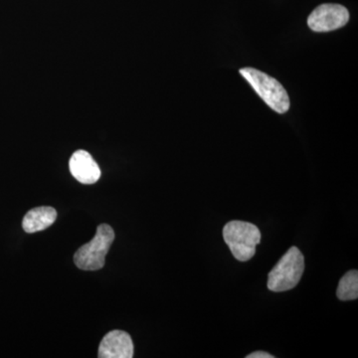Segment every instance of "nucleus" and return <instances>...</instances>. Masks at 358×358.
<instances>
[{
	"label": "nucleus",
	"mask_w": 358,
	"mask_h": 358,
	"mask_svg": "<svg viewBox=\"0 0 358 358\" xmlns=\"http://www.w3.org/2000/svg\"><path fill=\"white\" fill-rule=\"evenodd\" d=\"M71 173L83 185H94L101 178V169L95 159L86 150H77L71 157Z\"/></svg>",
	"instance_id": "7"
},
{
	"label": "nucleus",
	"mask_w": 358,
	"mask_h": 358,
	"mask_svg": "<svg viewBox=\"0 0 358 358\" xmlns=\"http://www.w3.org/2000/svg\"><path fill=\"white\" fill-rule=\"evenodd\" d=\"M240 73L271 109L279 114H284L289 109L288 93L274 78L254 68H244Z\"/></svg>",
	"instance_id": "4"
},
{
	"label": "nucleus",
	"mask_w": 358,
	"mask_h": 358,
	"mask_svg": "<svg viewBox=\"0 0 358 358\" xmlns=\"http://www.w3.org/2000/svg\"><path fill=\"white\" fill-rule=\"evenodd\" d=\"M223 238L235 259L246 262L255 255L256 246L261 241V232L254 224L234 220L224 226Z\"/></svg>",
	"instance_id": "1"
},
{
	"label": "nucleus",
	"mask_w": 358,
	"mask_h": 358,
	"mask_svg": "<svg viewBox=\"0 0 358 358\" xmlns=\"http://www.w3.org/2000/svg\"><path fill=\"white\" fill-rule=\"evenodd\" d=\"M100 358H131L134 357V343L126 331H112L103 336L99 348Z\"/></svg>",
	"instance_id": "6"
},
{
	"label": "nucleus",
	"mask_w": 358,
	"mask_h": 358,
	"mask_svg": "<svg viewBox=\"0 0 358 358\" xmlns=\"http://www.w3.org/2000/svg\"><path fill=\"white\" fill-rule=\"evenodd\" d=\"M303 271V254L296 247H291L268 274V289L277 293L294 289L301 281Z\"/></svg>",
	"instance_id": "2"
},
{
	"label": "nucleus",
	"mask_w": 358,
	"mask_h": 358,
	"mask_svg": "<svg viewBox=\"0 0 358 358\" xmlns=\"http://www.w3.org/2000/svg\"><path fill=\"white\" fill-rule=\"evenodd\" d=\"M246 358H274V355L265 352H256L247 355Z\"/></svg>",
	"instance_id": "10"
},
{
	"label": "nucleus",
	"mask_w": 358,
	"mask_h": 358,
	"mask_svg": "<svg viewBox=\"0 0 358 358\" xmlns=\"http://www.w3.org/2000/svg\"><path fill=\"white\" fill-rule=\"evenodd\" d=\"M336 296L341 301H353L358 298V272L346 273L339 281Z\"/></svg>",
	"instance_id": "9"
},
{
	"label": "nucleus",
	"mask_w": 358,
	"mask_h": 358,
	"mask_svg": "<svg viewBox=\"0 0 358 358\" xmlns=\"http://www.w3.org/2000/svg\"><path fill=\"white\" fill-rule=\"evenodd\" d=\"M57 218V211L53 207H37L28 212L23 219L22 226L26 233L40 232L47 229Z\"/></svg>",
	"instance_id": "8"
},
{
	"label": "nucleus",
	"mask_w": 358,
	"mask_h": 358,
	"mask_svg": "<svg viewBox=\"0 0 358 358\" xmlns=\"http://www.w3.org/2000/svg\"><path fill=\"white\" fill-rule=\"evenodd\" d=\"M350 20V13L339 4H322L308 16V27L315 32H327L343 27Z\"/></svg>",
	"instance_id": "5"
},
{
	"label": "nucleus",
	"mask_w": 358,
	"mask_h": 358,
	"mask_svg": "<svg viewBox=\"0 0 358 358\" xmlns=\"http://www.w3.org/2000/svg\"><path fill=\"white\" fill-rule=\"evenodd\" d=\"M115 232L108 224H101L96 228L95 237L89 243L80 247L74 255L78 268L85 271H96L105 266L106 256L114 243Z\"/></svg>",
	"instance_id": "3"
}]
</instances>
